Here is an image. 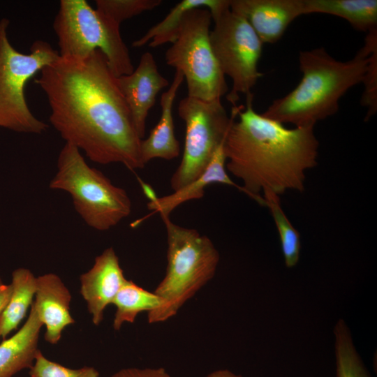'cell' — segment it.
Here are the masks:
<instances>
[{
  "mask_svg": "<svg viewBox=\"0 0 377 377\" xmlns=\"http://www.w3.org/2000/svg\"><path fill=\"white\" fill-rule=\"evenodd\" d=\"M110 377H171L163 367L123 368Z\"/></svg>",
  "mask_w": 377,
  "mask_h": 377,
  "instance_id": "obj_27",
  "label": "cell"
},
{
  "mask_svg": "<svg viewBox=\"0 0 377 377\" xmlns=\"http://www.w3.org/2000/svg\"><path fill=\"white\" fill-rule=\"evenodd\" d=\"M126 280L112 247L96 256L91 268L81 274L80 292L94 325L98 326L101 323L105 309L112 304Z\"/></svg>",
  "mask_w": 377,
  "mask_h": 377,
  "instance_id": "obj_11",
  "label": "cell"
},
{
  "mask_svg": "<svg viewBox=\"0 0 377 377\" xmlns=\"http://www.w3.org/2000/svg\"><path fill=\"white\" fill-rule=\"evenodd\" d=\"M10 21L0 20V127L40 134L48 128L31 112L25 97L27 82L54 61L59 52L45 40L34 41L28 54L18 52L8 36Z\"/></svg>",
  "mask_w": 377,
  "mask_h": 377,
  "instance_id": "obj_7",
  "label": "cell"
},
{
  "mask_svg": "<svg viewBox=\"0 0 377 377\" xmlns=\"http://www.w3.org/2000/svg\"><path fill=\"white\" fill-rule=\"evenodd\" d=\"M364 89L361 105L367 109L365 121L375 115L377 111V42L372 45L368 57V64L362 82Z\"/></svg>",
  "mask_w": 377,
  "mask_h": 377,
  "instance_id": "obj_26",
  "label": "cell"
},
{
  "mask_svg": "<svg viewBox=\"0 0 377 377\" xmlns=\"http://www.w3.org/2000/svg\"><path fill=\"white\" fill-rule=\"evenodd\" d=\"M242 106L232 107L228 116L221 98L205 101L187 96L179 101L178 113L185 122L186 135L182 161L170 179L173 191L203 172Z\"/></svg>",
  "mask_w": 377,
  "mask_h": 377,
  "instance_id": "obj_9",
  "label": "cell"
},
{
  "mask_svg": "<svg viewBox=\"0 0 377 377\" xmlns=\"http://www.w3.org/2000/svg\"><path fill=\"white\" fill-rule=\"evenodd\" d=\"M11 293V284L4 283L0 277V317L10 300Z\"/></svg>",
  "mask_w": 377,
  "mask_h": 377,
  "instance_id": "obj_28",
  "label": "cell"
},
{
  "mask_svg": "<svg viewBox=\"0 0 377 377\" xmlns=\"http://www.w3.org/2000/svg\"><path fill=\"white\" fill-rule=\"evenodd\" d=\"M304 15L323 13L347 20L356 30L377 29L376 0H303Z\"/></svg>",
  "mask_w": 377,
  "mask_h": 377,
  "instance_id": "obj_19",
  "label": "cell"
},
{
  "mask_svg": "<svg viewBox=\"0 0 377 377\" xmlns=\"http://www.w3.org/2000/svg\"><path fill=\"white\" fill-rule=\"evenodd\" d=\"M12 293L0 317V340L6 339L26 316L34 302L36 277L28 269L18 268L12 273Z\"/></svg>",
  "mask_w": 377,
  "mask_h": 377,
  "instance_id": "obj_20",
  "label": "cell"
},
{
  "mask_svg": "<svg viewBox=\"0 0 377 377\" xmlns=\"http://www.w3.org/2000/svg\"><path fill=\"white\" fill-rule=\"evenodd\" d=\"M57 165L50 188L68 192L76 212L89 227L107 230L128 216L132 205L126 191L90 167L75 146L64 145Z\"/></svg>",
  "mask_w": 377,
  "mask_h": 377,
  "instance_id": "obj_5",
  "label": "cell"
},
{
  "mask_svg": "<svg viewBox=\"0 0 377 377\" xmlns=\"http://www.w3.org/2000/svg\"><path fill=\"white\" fill-rule=\"evenodd\" d=\"M53 29L60 57L82 59L99 50L115 77L133 71L120 25L93 8L87 1L61 0Z\"/></svg>",
  "mask_w": 377,
  "mask_h": 377,
  "instance_id": "obj_6",
  "label": "cell"
},
{
  "mask_svg": "<svg viewBox=\"0 0 377 377\" xmlns=\"http://www.w3.org/2000/svg\"><path fill=\"white\" fill-rule=\"evenodd\" d=\"M196 8H206L212 20L225 9L230 8V0H182L176 4L158 24L151 27L145 34L132 43L133 47H140L148 43L151 47L173 43L179 34L184 14Z\"/></svg>",
  "mask_w": 377,
  "mask_h": 377,
  "instance_id": "obj_18",
  "label": "cell"
},
{
  "mask_svg": "<svg viewBox=\"0 0 377 377\" xmlns=\"http://www.w3.org/2000/svg\"><path fill=\"white\" fill-rule=\"evenodd\" d=\"M47 99L50 121L66 143L96 163L142 168L140 145L127 103L105 55L59 57L34 80Z\"/></svg>",
  "mask_w": 377,
  "mask_h": 377,
  "instance_id": "obj_1",
  "label": "cell"
},
{
  "mask_svg": "<svg viewBox=\"0 0 377 377\" xmlns=\"http://www.w3.org/2000/svg\"><path fill=\"white\" fill-rule=\"evenodd\" d=\"M71 297L68 288L57 274L47 273L36 277L32 306L45 327V340L51 344H57L65 328L75 323L70 311Z\"/></svg>",
  "mask_w": 377,
  "mask_h": 377,
  "instance_id": "obj_14",
  "label": "cell"
},
{
  "mask_svg": "<svg viewBox=\"0 0 377 377\" xmlns=\"http://www.w3.org/2000/svg\"><path fill=\"white\" fill-rule=\"evenodd\" d=\"M263 192L265 206L269 209L279 232L285 264L288 268L293 267L300 258V234L284 214L279 195L270 190Z\"/></svg>",
  "mask_w": 377,
  "mask_h": 377,
  "instance_id": "obj_22",
  "label": "cell"
},
{
  "mask_svg": "<svg viewBox=\"0 0 377 377\" xmlns=\"http://www.w3.org/2000/svg\"><path fill=\"white\" fill-rule=\"evenodd\" d=\"M230 9L247 21L263 44L275 43L289 24L304 15V1L230 0Z\"/></svg>",
  "mask_w": 377,
  "mask_h": 377,
  "instance_id": "obj_13",
  "label": "cell"
},
{
  "mask_svg": "<svg viewBox=\"0 0 377 377\" xmlns=\"http://www.w3.org/2000/svg\"><path fill=\"white\" fill-rule=\"evenodd\" d=\"M140 139L145 137L146 119L158 92L169 86L168 80L158 70L149 52L140 57L138 66L128 75L117 77Z\"/></svg>",
  "mask_w": 377,
  "mask_h": 377,
  "instance_id": "obj_12",
  "label": "cell"
},
{
  "mask_svg": "<svg viewBox=\"0 0 377 377\" xmlns=\"http://www.w3.org/2000/svg\"><path fill=\"white\" fill-rule=\"evenodd\" d=\"M206 377H242L241 375H237L232 371H230L228 369H217L216 371H214L209 374Z\"/></svg>",
  "mask_w": 377,
  "mask_h": 377,
  "instance_id": "obj_29",
  "label": "cell"
},
{
  "mask_svg": "<svg viewBox=\"0 0 377 377\" xmlns=\"http://www.w3.org/2000/svg\"><path fill=\"white\" fill-rule=\"evenodd\" d=\"M96 9L118 25L143 12L153 10L161 0H96Z\"/></svg>",
  "mask_w": 377,
  "mask_h": 377,
  "instance_id": "obj_24",
  "label": "cell"
},
{
  "mask_svg": "<svg viewBox=\"0 0 377 377\" xmlns=\"http://www.w3.org/2000/svg\"><path fill=\"white\" fill-rule=\"evenodd\" d=\"M232 119L225 138L226 168L242 180L244 193L265 206L260 192L304 190L305 172L317 164L314 127L287 128L257 113L253 93Z\"/></svg>",
  "mask_w": 377,
  "mask_h": 377,
  "instance_id": "obj_2",
  "label": "cell"
},
{
  "mask_svg": "<svg viewBox=\"0 0 377 377\" xmlns=\"http://www.w3.org/2000/svg\"><path fill=\"white\" fill-rule=\"evenodd\" d=\"M184 80L182 72L176 70L172 84L161 95L160 119L148 138L141 141V156L145 165L153 158L172 160L180 154L179 143L175 135L172 105Z\"/></svg>",
  "mask_w": 377,
  "mask_h": 377,
  "instance_id": "obj_16",
  "label": "cell"
},
{
  "mask_svg": "<svg viewBox=\"0 0 377 377\" xmlns=\"http://www.w3.org/2000/svg\"><path fill=\"white\" fill-rule=\"evenodd\" d=\"M209 43L219 66L232 80L226 99L237 106L240 94H252V89L263 74L258 71L263 43L251 25L230 8L213 20Z\"/></svg>",
  "mask_w": 377,
  "mask_h": 377,
  "instance_id": "obj_10",
  "label": "cell"
},
{
  "mask_svg": "<svg viewBox=\"0 0 377 377\" xmlns=\"http://www.w3.org/2000/svg\"><path fill=\"white\" fill-rule=\"evenodd\" d=\"M376 42L377 31L368 32L363 47L347 61L337 60L323 47L300 52V83L286 96L275 99L261 114L282 124L314 127L318 121L336 114L340 98L362 82L369 54Z\"/></svg>",
  "mask_w": 377,
  "mask_h": 377,
  "instance_id": "obj_3",
  "label": "cell"
},
{
  "mask_svg": "<svg viewBox=\"0 0 377 377\" xmlns=\"http://www.w3.org/2000/svg\"><path fill=\"white\" fill-rule=\"evenodd\" d=\"M167 232V267L154 290L161 305L147 313L149 324L174 317L216 274L219 253L212 240L196 230L174 223L169 216L160 215Z\"/></svg>",
  "mask_w": 377,
  "mask_h": 377,
  "instance_id": "obj_4",
  "label": "cell"
},
{
  "mask_svg": "<svg viewBox=\"0 0 377 377\" xmlns=\"http://www.w3.org/2000/svg\"><path fill=\"white\" fill-rule=\"evenodd\" d=\"M223 145L224 142L219 146L207 167L200 175L170 195L158 198L147 185L141 183L145 193L149 199L148 208L160 215L170 216V213L181 204L202 198L205 195V187L213 183L230 185L244 192L242 186L234 183L226 172Z\"/></svg>",
  "mask_w": 377,
  "mask_h": 377,
  "instance_id": "obj_15",
  "label": "cell"
},
{
  "mask_svg": "<svg viewBox=\"0 0 377 377\" xmlns=\"http://www.w3.org/2000/svg\"><path fill=\"white\" fill-rule=\"evenodd\" d=\"M43 327L31 304L29 316L16 333L0 343V377H13L24 369H30L37 354Z\"/></svg>",
  "mask_w": 377,
  "mask_h": 377,
  "instance_id": "obj_17",
  "label": "cell"
},
{
  "mask_svg": "<svg viewBox=\"0 0 377 377\" xmlns=\"http://www.w3.org/2000/svg\"><path fill=\"white\" fill-rule=\"evenodd\" d=\"M30 377H100L92 367L71 369L46 358L40 350L29 369Z\"/></svg>",
  "mask_w": 377,
  "mask_h": 377,
  "instance_id": "obj_25",
  "label": "cell"
},
{
  "mask_svg": "<svg viewBox=\"0 0 377 377\" xmlns=\"http://www.w3.org/2000/svg\"><path fill=\"white\" fill-rule=\"evenodd\" d=\"M212 20L206 8L186 12L177 39L165 54L166 64L183 74L187 96L205 101L221 98L228 91L209 43Z\"/></svg>",
  "mask_w": 377,
  "mask_h": 377,
  "instance_id": "obj_8",
  "label": "cell"
},
{
  "mask_svg": "<svg viewBox=\"0 0 377 377\" xmlns=\"http://www.w3.org/2000/svg\"><path fill=\"white\" fill-rule=\"evenodd\" d=\"M336 377H371L357 353L350 332L342 319L335 325Z\"/></svg>",
  "mask_w": 377,
  "mask_h": 377,
  "instance_id": "obj_23",
  "label": "cell"
},
{
  "mask_svg": "<svg viewBox=\"0 0 377 377\" xmlns=\"http://www.w3.org/2000/svg\"><path fill=\"white\" fill-rule=\"evenodd\" d=\"M112 304L116 306L112 326L118 331L124 323H133L139 313L157 309L161 300L154 291L150 292L127 279Z\"/></svg>",
  "mask_w": 377,
  "mask_h": 377,
  "instance_id": "obj_21",
  "label": "cell"
}]
</instances>
